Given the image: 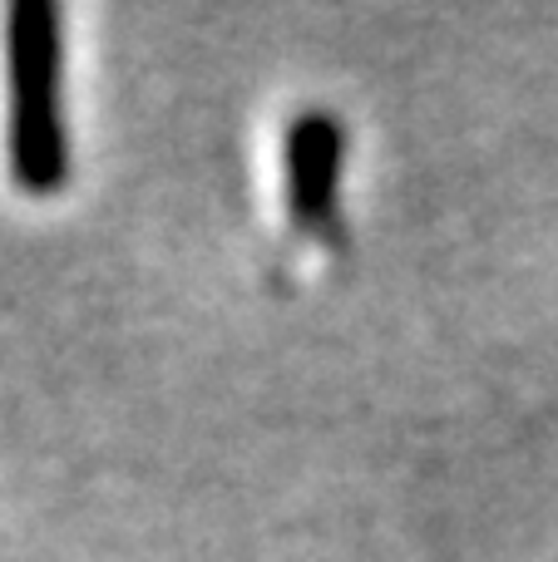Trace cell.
<instances>
[{
  "label": "cell",
  "mask_w": 558,
  "mask_h": 562,
  "mask_svg": "<svg viewBox=\"0 0 558 562\" xmlns=\"http://www.w3.org/2000/svg\"><path fill=\"white\" fill-rule=\"evenodd\" d=\"M65 35L59 5L10 0L0 10V164L20 193H55L69 173Z\"/></svg>",
  "instance_id": "1"
},
{
  "label": "cell",
  "mask_w": 558,
  "mask_h": 562,
  "mask_svg": "<svg viewBox=\"0 0 558 562\" xmlns=\"http://www.w3.org/2000/svg\"><path fill=\"white\" fill-rule=\"evenodd\" d=\"M342 158L346 134L332 109H297L277 134V213L306 257L342 237Z\"/></svg>",
  "instance_id": "2"
}]
</instances>
